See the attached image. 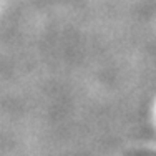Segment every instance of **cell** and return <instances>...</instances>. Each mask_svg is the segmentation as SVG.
Listing matches in <instances>:
<instances>
[]
</instances>
